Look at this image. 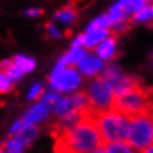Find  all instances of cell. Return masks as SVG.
I'll use <instances>...</instances> for the list:
<instances>
[{"mask_svg":"<svg viewBox=\"0 0 153 153\" xmlns=\"http://www.w3.org/2000/svg\"><path fill=\"white\" fill-rule=\"evenodd\" d=\"M55 137L56 153H92L104 145L92 114H86L73 128Z\"/></svg>","mask_w":153,"mask_h":153,"instance_id":"cell-1","label":"cell"},{"mask_svg":"<svg viewBox=\"0 0 153 153\" xmlns=\"http://www.w3.org/2000/svg\"><path fill=\"white\" fill-rule=\"evenodd\" d=\"M94 116L95 125L99 130L102 141L110 143L117 140H126L130 128V118L116 108H110Z\"/></svg>","mask_w":153,"mask_h":153,"instance_id":"cell-2","label":"cell"},{"mask_svg":"<svg viewBox=\"0 0 153 153\" xmlns=\"http://www.w3.org/2000/svg\"><path fill=\"white\" fill-rule=\"evenodd\" d=\"M51 88L61 95H70L82 91L85 78L81 75L75 66H68L62 59L57 61L55 68L49 74Z\"/></svg>","mask_w":153,"mask_h":153,"instance_id":"cell-3","label":"cell"},{"mask_svg":"<svg viewBox=\"0 0 153 153\" xmlns=\"http://www.w3.org/2000/svg\"><path fill=\"white\" fill-rule=\"evenodd\" d=\"M148 3V0H114L106 10L112 21V34L121 35L128 29L131 18L137 10H140Z\"/></svg>","mask_w":153,"mask_h":153,"instance_id":"cell-4","label":"cell"},{"mask_svg":"<svg viewBox=\"0 0 153 153\" xmlns=\"http://www.w3.org/2000/svg\"><path fill=\"white\" fill-rule=\"evenodd\" d=\"M83 91L88 99L91 114L105 112L114 106L116 92L102 76L88 81Z\"/></svg>","mask_w":153,"mask_h":153,"instance_id":"cell-5","label":"cell"},{"mask_svg":"<svg viewBox=\"0 0 153 153\" xmlns=\"http://www.w3.org/2000/svg\"><path fill=\"white\" fill-rule=\"evenodd\" d=\"M151 104L152 101L149 99L148 92L141 88L140 86H136L116 96L113 108L120 110L121 113H123L128 118H132L139 116V114L149 112Z\"/></svg>","mask_w":153,"mask_h":153,"instance_id":"cell-6","label":"cell"},{"mask_svg":"<svg viewBox=\"0 0 153 153\" xmlns=\"http://www.w3.org/2000/svg\"><path fill=\"white\" fill-rule=\"evenodd\" d=\"M126 140L136 153H141L153 144V117L151 113L147 112L130 118V128Z\"/></svg>","mask_w":153,"mask_h":153,"instance_id":"cell-7","label":"cell"},{"mask_svg":"<svg viewBox=\"0 0 153 153\" xmlns=\"http://www.w3.org/2000/svg\"><path fill=\"white\" fill-rule=\"evenodd\" d=\"M52 110L57 118L73 116V114H81V116L91 114L88 99L83 90L75 94L61 96L60 100L53 105Z\"/></svg>","mask_w":153,"mask_h":153,"instance_id":"cell-8","label":"cell"},{"mask_svg":"<svg viewBox=\"0 0 153 153\" xmlns=\"http://www.w3.org/2000/svg\"><path fill=\"white\" fill-rule=\"evenodd\" d=\"M101 76L110 85V87H112L113 91L116 92V96L134 88V87L139 86L135 76L126 73L123 69L121 68V65H118L116 61H113V62H110V64H106L105 70Z\"/></svg>","mask_w":153,"mask_h":153,"instance_id":"cell-9","label":"cell"},{"mask_svg":"<svg viewBox=\"0 0 153 153\" xmlns=\"http://www.w3.org/2000/svg\"><path fill=\"white\" fill-rule=\"evenodd\" d=\"M105 66L106 64L100 57H97L94 52H88L85 59L76 65V69H78V71L81 73L83 78L91 81V79L101 76L105 70Z\"/></svg>","mask_w":153,"mask_h":153,"instance_id":"cell-10","label":"cell"},{"mask_svg":"<svg viewBox=\"0 0 153 153\" xmlns=\"http://www.w3.org/2000/svg\"><path fill=\"white\" fill-rule=\"evenodd\" d=\"M109 35H112L110 30H85L83 33L78 34L71 42V45H78V47L86 48L88 52H92L99 44Z\"/></svg>","mask_w":153,"mask_h":153,"instance_id":"cell-11","label":"cell"},{"mask_svg":"<svg viewBox=\"0 0 153 153\" xmlns=\"http://www.w3.org/2000/svg\"><path fill=\"white\" fill-rule=\"evenodd\" d=\"M97 57L104 61L105 64H110L116 61L118 53H120V44L116 35H109L106 39H104L96 48L92 51Z\"/></svg>","mask_w":153,"mask_h":153,"instance_id":"cell-12","label":"cell"},{"mask_svg":"<svg viewBox=\"0 0 153 153\" xmlns=\"http://www.w3.org/2000/svg\"><path fill=\"white\" fill-rule=\"evenodd\" d=\"M53 113L52 106H49L44 102H39V104L34 105L24 117V125H35L36 122H44L49 116Z\"/></svg>","mask_w":153,"mask_h":153,"instance_id":"cell-13","label":"cell"},{"mask_svg":"<svg viewBox=\"0 0 153 153\" xmlns=\"http://www.w3.org/2000/svg\"><path fill=\"white\" fill-rule=\"evenodd\" d=\"M78 18V10L73 4H68L62 7L61 9H59L53 16V20L56 22H59L61 25L65 26H70L76 21Z\"/></svg>","mask_w":153,"mask_h":153,"instance_id":"cell-14","label":"cell"},{"mask_svg":"<svg viewBox=\"0 0 153 153\" xmlns=\"http://www.w3.org/2000/svg\"><path fill=\"white\" fill-rule=\"evenodd\" d=\"M131 24L139 26H149L153 24V3H147L140 10L134 14Z\"/></svg>","mask_w":153,"mask_h":153,"instance_id":"cell-15","label":"cell"},{"mask_svg":"<svg viewBox=\"0 0 153 153\" xmlns=\"http://www.w3.org/2000/svg\"><path fill=\"white\" fill-rule=\"evenodd\" d=\"M87 53H88V51H87L86 48L78 47V45H70V48L64 53L62 60L65 61V64H66L68 66H75L76 68V65L85 59Z\"/></svg>","mask_w":153,"mask_h":153,"instance_id":"cell-16","label":"cell"},{"mask_svg":"<svg viewBox=\"0 0 153 153\" xmlns=\"http://www.w3.org/2000/svg\"><path fill=\"white\" fill-rule=\"evenodd\" d=\"M38 134H39V128L35 125H24L22 128L20 130V132L17 134L16 139L24 147H27L34 141V139L38 136Z\"/></svg>","mask_w":153,"mask_h":153,"instance_id":"cell-17","label":"cell"},{"mask_svg":"<svg viewBox=\"0 0 153 153\" xmlns=\"http://www.w3.org/2000/svg\"><path fill=\"white\" fill-rule=\"evenodd\" d=\"M0 71L5 73V75L8 76L12 82H17L22 79L24 73L21 71V69L13 62V60H4L0 62Z\"/></svg>","mask_w":153,"mask_h":153,"instance_id":"cell-18","label":"cell"},{"mask_svg":"<svg viewBox=\"0 0 153 153\" xmlns=\"http://www.w3.org/2000/svg\"><path fill=\"white\" fill-rule=\"evenodd\" d=\"M102 147L106 153H136L135 149L127 143V140L110 141V143H105Z\"/></svg>","mask_w":153,"mask_h":153,"instance_id":"cell-19","label":"cell"},{"mask_svg":"<svg viewBox=\"0 0 153 153\" xmlns=\"http://www.w3.org/2000/svg\"><path fill=\"white\" fill-rule=\"evenodd\" d=\"M87 30H97V29H101V30H110L112 31V21L108 16V13H101L96 16L94 20H91L87 25Z\"/></svg>","mask_w":153,"mask_h":153,"instance_id":"cell-20","label":"cell"},{"mask_svg":"<svg viewBox=\"0 0 153 153\" xmlns=\"http://www.w3.org/2000/svg\"><path fill=\"white\" fill-rule=\"evenodd\" d=\"M13 62L17 65L18 68L21 69V71L24 73H30V71H33L34 69H35V60L31 59V57H29V56H25V55H17V56H14L13 57Z\"/></svg>","mask_w":153,"mask_h":153,"instance_id":"cell-21","label":"cell"},{"mask_svg":"<svg viewBox=\"0 0 153 153\" xmlns=\"http://www.w3.org/2000/svg\"><path fill=\"white\" fill-rule=\"evenodd\" d=\"M61 96H62L61 94H59L57 91L51 88V90L43 91V94H42V96H40L39 100L42 102H44V104H47V105H49V106H52V108H53V105H55L56 102L60 100Z\"/></svg>","mask_w":153,"mask_h":153,"instance_id":"cell-22","label":"cell"},{"mask_svg":"<svg viewBox=\"0 0 153 153\" xmlns=\"http://www.w3.org/2000/svg\"><path fill=\"white\" fill-rule=\"evenodd\" d=\"M4 153H22L24 152V145H22L20 141H18L16 137H12V139L7 140L4 144L1 145Z\"/></svg>","mask_w":153,"mask_h":153,"instance_id":"cell-23","label":"cell"},{"mask_svg":"<svg viewBox=\"0 0 153 153\" xmlns=\"http://www.w3.org/2000/svg\"><path fill=\"white\" fill-rule=\"evenodd\" d=\"M13 88V82L10 81L5 73L0 71V94H8Z\"/></svg>","mask_w":153,"mask_h":153,"instance_id":"cell-24","label":"cell"},{"mask_svg":"<svg viewBox=\"0 0 153 153\" xmlns=\"http://www.w3.org/2000/svg\"><path fill=\"white\" fill-rule=\"evenodd\" d=\"M45 31H47L48 36L51 38V39H60L61 36H62V33H61L60 27L55 24H47L45 25Z\"/></svg>","mask_w":153,"mask_h":153,"instance_id":"cell-25","label":"cell"},{"mask_svg":"<svg viewBox=\"0 0 153 153\" xmlns=\"http://www.w3.org/2000/svg\"><path fill=\"white\" fill-rule=\"evenodd\" d=\"M42 94H43V88H42L40 83H34L33 87L30 88L29 92V99L30 100H39Z\"/></svg>","mask_w":153,"mask_h":153,"instance_id":"cell-26","label":"cell"},{"mask_svg":"<svg viewBox=\"0 0 153 153\" xmlns=\"http://www.w3.org/2000/svg\"><path fill=\"white\" fill-rule=\"evenodd\" d=\"M24 14L27 17H38V16H40V14H43V10L39 8H30L27 10H25Z\"/></svg>","mask_w":153,"mask_h":153,"instance_id":"cell-27","label":"cell"},{"mask_svg":"<svg viewBox=\"0 0 153 153\" xmlns=\"http://www.w3.org/2000/svg\"><path fill=\"white\" fill-rule=\"evenodd\" d=\"M22 126H24V121L22 120H18L14 122V125L12 126V128H10V132L12 134H18L20 132V130L22 128Z\"/></svg>","mask_w":153,"mask_h":153,"instance_id":"cell-28","label":"cell"},{"mask_svg":"<svg viewBox=\"0 0 153 153\" xmlns=\"http://www.w3.org/2000/svg\"><path fill=\"white\" fill-rule=\"evenodd\" d=\"M141 153H153V144H152V145H149L148 148H145Z\"/></svg>","mask_w":153,"mask_h":153,"instance_id":"cell-29","label":"cell"},{"mask_svg":"<svg viewBox=\"0 0 153 153\" xmlns=\"http://www.w3.org/2000/svg\"><path fill=\"white\" fill-rule=\"evenodd\" d=\"M92 153H106V151L104 149V147H100V148H97L96 151H94Z\"/></svg>","mask_w":153,"mask_h":153,"instance_id":"cell-30","label":"cell"},{"mask_svg":"<svg viewBox=\"0 0 153 153\" xmlns=\"http://www.w3.org/2000/svg\"><path fill=\"white\" fill-rule=\"evenodd\" d=\"M149 113H151V116L153 117V101H152V104H151V108H149Z\"/></svg>","mask_w":153,"mask_h":153,"instance_id":"cell-31","label":"cell"},{"mask_svg":"<svg viewBox=\"0 0 153 153\" xmlns=\"http://www.w3.org/2000/svg\"><path fill=\"white\" fill-rule=\"evenodd\" d=\"M0 153H4V151H3V148H0Z\"/></svg>","mask_w":153,"mask_h":153,"instance_id":"cell-32","label":"cell"},{"mask_svg":"<svg viewBox=\"0 0 153 153\" xmlns=\"http://www.w3.org/2000/svg\"><path fill=\"white\" fill-rule=\"evenodd\" d=\"M148 1H149V3H153V0H148Z\"/></svg>","mask_w":153,"mask_h":153,"instance_id":"cell-33","label":"cell"},{"mask_svg":"<svg viewBox=\"0 0 153 153\" xmlns=\"http://www.w3.org/2000/svg\"><path fill=\"white\" fill-rule=\"evenodd\" d=\"M74 1H81V0H74Z\"/></svg>","mask_w":153,"mask_h":153,"instance_id":"cell-34","label":"cell"}]
</instances>
